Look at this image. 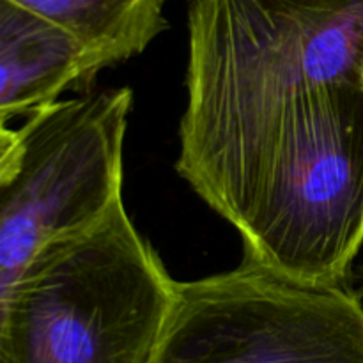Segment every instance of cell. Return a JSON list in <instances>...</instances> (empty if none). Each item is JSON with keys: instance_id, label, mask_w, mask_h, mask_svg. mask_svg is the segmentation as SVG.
I'll return each instance as SVG.
<instances>
[{"instance_id": "6da1fadb", "label": "cell", "mask_w": 363, "mask_h": 363, "mask_svg": "<svg viewBox=\"0 0 363 363\" xmlns=\"http://www.w3.org/2000/svg\"><path fill=\"white\" fill-rule=\"evenodd\" d=\"M176 169L240 233L284 149L362 84L363 0H191Z\"/></svg>"}, {"instance_id": "7a4b0ae2", "label": "cell", "mask_w": 363, "mask_h": 363, "mask_svg": "<svg viewBox=\"0 0 363 363\" xmlns=\"http://www.w3.org/2000/svg\"><path fill=\"white\" fill-rule=\"evenodd\" d=\"M176 289L119 201L0 293V363H151Z\"/></svg>"}, {"instance_id": "3957f363", "label": "cell", "mask_w": 363, "mask_h": 363, "mask_svg": "<svg viewBox=\"0 0 363 363\" xmlns=\"http://www.w3.org/2000/svg\"><path fill=\"white\" fill-rule=\"evenodd\" d=\"M131 103L130 87L105 89L41 106L16 130L0 124V293L43 245L123 201Z\"/></svg>"}, {"instance_id": "277c9868", "label": "cell", "mask_w": 363, "mask_h": 363, "mask_svg": "<svg viewBox=\"0 0 363 363\" xmlns=\"http://www.w3.org/2000/svg\"><path fill=\"white\" fill-rule=\"evenodd\" d=\"M151 363H363V305L243 261L177 282Z\"/></svg>"}, {"instance_id": "5b68a950", "label": "cell", "mask_w": 363, "mask_h": 363, "mask_svg": "<svg viewBox=\"0 0 363 363\" xmlns=\"http://www.w3.org/2000/svg\"><path fill=\"white\" fill-rule=\"evenodd\" d=\"M245 259L340 286L363 245V85L344 87L287 145L240 230Z\"/></svg>"}, {"instance_id": "8992f818", "label": "cell", "mask_w": 363, "mask_h": 363, "mask_svg": "<svg viewBox=\"0 0 363 363\" xmlns=\"http://www.w3.org/2000/svg\"><path fill=\"white\" fill-rule=\"evenodd\" d=\"M108 67L60 25L0 0V124L57 101Z\"/></svg>"}, {"instance_id": "52a82bcc", "label": "cell", "mask_w": 363, "mask_h": 363, "mask_svg": "<svg viewBox=\"0 0 363 363\" xmlns=\"http://www.w3.org/2000/svg\"><path fill=\"white\" fill-rule=\"evenodd\" d=\"M60 25L108 66L138 55L167 27L165 0H7Z\"/></svg>"}, {"instance_id": "ba28073f", "label": "cell", "mask_w": 363, "mask_h": 363, "mask_svg": "<svg viewBox=\"0 0 363 363\" xmlns=\"http://www.w3.org/2000/svg\"><path fill=\"white\" fill-rule=\"evenodd\" d=\"M362 85H363V67H362Z\"/></svg>"}, {"instance_id": "9c48e42d", "label": "cell", "mask_w": 363, "mask_h": 363, "mask_svg": "<svg viewBox=\"0 0 363 363\" xmlns=\"http://www.w3.org/2000/svg\"><path fill=\"white\" fill-rule=\"evenodd\" d=\"M362 291H363V287H362Z\"/></svg>"}]
</instances>
